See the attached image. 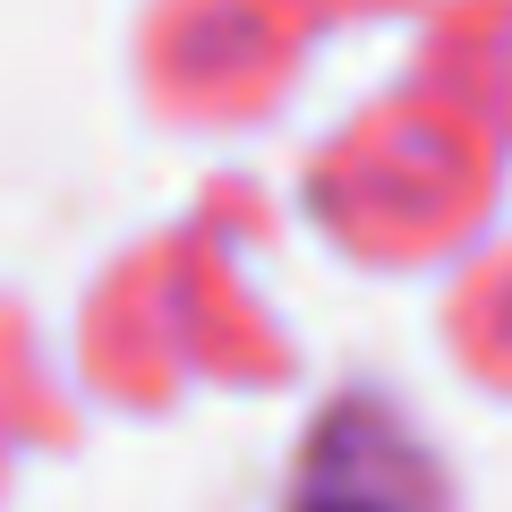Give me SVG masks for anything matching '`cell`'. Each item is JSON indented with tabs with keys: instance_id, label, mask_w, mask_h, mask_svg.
<instances>
[{
	"instance_id": "obj_1",
	"label": "cell",
	"mask_w": 512,
	"mask_h": 512,
	"mask_svg": "<svg viewBox=\"0 0 512 512\" xmlns=\"http://www.w3.org/2000/svg\"><path fill=\"white\" fill-rule=\"evenodd\" d=\"M299 512H427V478L376 419L350 410V419H333L325 436H316Z\"/></svg>"
}]
</instances>
